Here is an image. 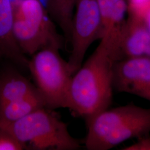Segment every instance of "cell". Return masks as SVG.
Returning a JSON list of instances; mask_svg holds the SVG:
<instances>
[{"instance_id": "1", "label": "cell", "mask_w": 150, "mask_h": 150, "mask_svg": "<svg viewBox=\"0 0 150 150\" xmlns=\"http://www.w3.org/2000/svg\"><path fill=\"white\" fill-rule=\"evenodd\" d=\"M121 59L120 43L100 40L93 54L72 76L67 108L74 116L86 121L110 107L113 70Z\"/></svg>"}, {"instance_id": "2", "label": "cell", "mask_w": 150, "mask_h": 150, "mask_svg": "<svg viewBox=\"0 0 150 150\" xmlns=\"http://www.w3.org/2000/svg\"><path fill=\"white\" fill-rule=\"evenodd\" d=\"M86 121L88 150H108L129 139L150 134V108L133 103L107 108Z\"/></svg>"}, {"instance_id": "3", "label": "cell", "mask_w": 150, "mask_h": 150, "mask_svg": "<svg viewBox=\"0 0 150 150\" xmlns=\"http://www.w3.org/2000/svg\"><path fill=\"white\" fill-rule=\"evenodd\" d=\"M21 144L25 150H76L78 139L52 110L43 107L13 123L0 126Z\"/></svg>"}, {"instance_id": "4", "label": "cell", "mask_w": 150, "mask_h": 150, "mask_svg": "<svg viewBox=\"0 0 150 150\" xmlns=\"http://www.w3.org/2000/svg\"><path fill=\"white\" fill-rule=\"evenodd\" d=\"M13 33L22 52L31 57L48 47H66L63 35L40 0H12Z\"/></svg>"}, {"instance_id": "5", "label": "cell", "mask_w": 150, "mask_h": 150, "mask_svg": "<svg viewBox=\"0 0 150 150\" xmlns=\"http://www.w3.org/2000/svg\"><path fill=\"white\" fill-rule=\"evenodd\" d=\"M59 51L54 47L42 49L32 55L28 65L46 108L52 110L67 107L73 76L68 61L61 57Z\"/></svg>"}, {"instance_id": "6", "label": "cell", "mask_w": 150, "mask_h": 150, "mask_svg": "<svg viewBox=\"0 0 150 150\" xmlns=\"http://www.w3.org/2000/svg\"><path fill=\"white\" fill-rule=\"evenodd\" d=\"M101 16L97 0H76L67 61L73 75L83 64L91 45L101 39Z\"/></svg>"}, {"instance_id": "7", "label": "cell", "mask_w": 150, "mask_h": 150, "mask_svg": "<svg viewBox=\"0 0 150 150\" xmlns=\"http://www.w3.org/2000/svg\"><path fill=\"white\" fill-rule=\"evenodd\" d=\"M113 90L135 95L150 102V57L118 61L113 74Z\"/></svg>"}, {"instance_id": "8", "label": "cell", "mask_w": 150, "mask_h": 150, "mask_svg": "<svg viewBox=\"0 0 150 150\" xmlns=\"http://www.w3.org/2000/svg\"><path fill=\"white\" fill-rule=\"evenodd\" d=\"M13 26L12 0H0V56L20 71L28 70L29 59L16 42Z\"/></svg>"}, {"instance_id": "9", "label": "cell", "mask_w": 150, "mask_h": 150, "mask_svg": "<svg viewBox=\"0 0 150 150\" xmlns=\"http://www.w3.org/2000/svg\"><path fill=\"white\" fill-rule=\"evenodd\" d=\"M120 52L122 59L150 57V32L142 18L127 15L121 33Z\"/></svg>"}, {"instance_id": "10", "label": "cell", "mask_w": 150, "mask_h": 150, "mask_svg": "<svg viewBox=\"0 0 150 150\" xmlns=\"http://www.w3.org/2000/svg\"><path fill=\"white\" fill-rule=\"evenodd\" d=\"M0 64V106L38 91L36 86L10 62Z\"/></svg>"}, {"instance_id": "11", "label": "cell", "mask_w": 150, "mask_h": 150, "mask_svg": "<svg viewBox=\"0 0 150 150\" xmlns=\"http://www.w3.org/2000/svg\"><path fill=\"white\" fill-rule=\"evenodd\" d=\"M43 107H46V103L39 91L6 103L0 106V126L16 122Z\"/></svg>"}, {"instance_id": "12", "label": "cell", "mask_w": 150, "mask_h": 150, "mask_svg": "<svg viewBox=\"0 0 150 150\" xmlns=\"http://www.w3.org/2000/svg\"><path fill=\"white\" fill-rule=\"evenodd\" d=\"M76 0H45L49 15L61 30L66 47L70 48L72 18Z\"/></svg>"}, {"instance_id": "13", "label": "cell", "mask_w": 150, "mask_h": 150, "mask_svg": "<svg viewBox=\"0 0 150 150\" xmlns=\"http://www.w3.org/2000/svg\"><path fill=\"white\" fill-rule=\"evenodd\" d=\"M126 2L127 13L141 18L150 7V0H126Z\"/></svg>"}, {"instance_id": "14", "label": "cell", "mask_w": 150, "mask_h": 150, "mask_svg": "<svg viewBox=\"0 0 150 150\" xmlns=\"http://www.w3.org/2000/svg\"><path fill=\"white\" fill-rule=\"evenodd\" d=\"M25 150L23 146L7 132L0 129V150Z\"/></svg>"}, {"instance_id": "15", "label": "cell", "mask_w": 150, "mask_h": 150, "mask_svg": "<svg viewBox=\"0 0 150 150\" xmlns=\"http://www.w3.org/2000/svg\"><path fill=\"white\" fill-rule=\"evenodd\" d=\"M122 150H150V135L143 136L132 145L125 146Z\"/></svg>"}, {"instance_id": "16", "label": "cell", "mask_w": 150, "mask_h": 150, "mask_svg": "<svg viewBox=\"0 0 150 150\" xmlns=\"http://www.w3.org/2000/svg\"><path fill=\"white\" fill-rule=\"evenodd\" d=\"M142 18L145 22V24L147 27L149 32H150V7L148 8V10L146 11Z\"/></svg>"}, {"instance_id": "17", "label": "cell", "mask_w": 150, "mask_h": 150, "mask_svg": "<svg viewBox=\"0 0 150 150\" xmlns=\"http://www.w3.org/2000/svg\"><path fill=\"white\" fill-rule=\"evenodd\" d=\"M3 60H5V59H3V58L0 56V63H1Z\"/></svg>"}]
</instances>
